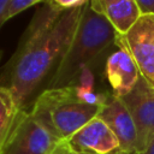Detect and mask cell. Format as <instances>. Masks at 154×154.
Wrapping results in <instances>:
<instances>
[{"label":"cell","instance_id":"3","mask_svg":"<svg viewBox=\"0 0 154 154\" xmlns=\"http://www.w3.org/2000/svg\"><path fill=\"white\" fill-rule=\"evenodd\" d=\"M101 107L82 100L76 85H70L45 89L29 111L53 136L59 141H66L96 118Z\"/></svg>","mask_w":154,"mask_h":154},{"label":"cell","instance_id":"18","mask_svg":"<svg viewBox=\"0 0 154 154\" xmlns=\"http://www.w3.org/2000/svg\"><path fill=\"white\" fill-rule=\"evenodd\" d=\"M1 57H2V51H0V59H1Z\"/></svg>","mask_w":154,"mask_h":154},{"label":"cell","instance_id":"11","mask_svg":"<svg viewBox=\"0 0 154 154\" xmlns=\"http://www.w3.org/2000/svg\"><path fill=\"white\" fill-rule=\"evenodd\" d=\"M20 108L18 107L12 93L0 85V148L5 142Z\"/></svg>","mask_w":154,"mask_h":154},{"label":"cell","instance_id":"16","mask_svg":"<svg viewBox=\"0 0 154 154\" xmlns=\"http://www.w3.org/2000/svg\"><path fill=\"white\" fill-rule=\"evenodd\" d=\"M8 4H10V0H0V28L5 22H7L6 14L8 10Z\"/></svg>","mask_w":154,"mask_h":154},{"label":"cell","instance_id":"6","mask_svg":"<svg viewBox=\"0 0 154 154\" xmlns=\"http://www.w3.org/2000/svg\"><path fill=\"white\" fill-rule=\"evenodd\" d=\"M123 102L130 111L137 129L138 150L146 148L154 137V89L141 77Z\"/></svg>","mask_w":154,"mask_h":154},{"label":"cell","instance_id":"12","mask_svg":"<svg viewBox=\"0 0 154 154\" xmlns=\"http://www.w3.org/2000/svg\"><path fill=\"white\" fill-rule=\"evenodd\" d=\"M46 0H10L8 4V10L6 14V19H11L12 17L19 14L20 12L28 10L29 7L38 4V2H45Z\"/></svg>","mask_w":154,"mask_h":154},{"label":"cell","instance_id":"9","mask_svg":"<svg viewBox=\"0 0 154 154\" xmlns=\"http://www.w3.org/2000/svg\"><path fill=\"white\" fill-rule=\"evenodd\" d=\"M114 46H117V49L107 55L103 73L111 88V94L122 99L135 88L141 75L130 53L120 43L114 42Z\"/></svg>","mask_w":154,"mask_h":154},{"label":"cell","instance_id":"2","mask_svg":"<svg viewBox=\"0 0 154 154\" xmlns=\"http://www.w3.org/2000/svg\"><path fill=\"white\" fill-rule=\"evenodd\" d=\"M116 30L88 4L84 6L75 35L46 89L73 85L89 67L116 42Z\"/></svg>","mask_w":154,"mask_h":154},{"label":"cell","instance_id":"7","mask_svg":"<svg viewBox=\"0 0 154 154\" xmlns=\"http://www.w3.org/2000/svg\"><path fill=\"white\" fill-rule=\"evenodd\" d=\"M117 136L122 154H135L138 150L137 129L134 118L122 99L108 96L97 116Z\"/></svg>","mask_w":154,"mask_h":154},{"label":"cell","instance_id":"14","mask_svg":"<svg viewBox=\"0 0 154 154\" xmlns=\"http://www.w3.org/2000/svg\"><path fill=\"white\" fill-rule=\"evenodd\" d=\"M141 14H154V0H135Z\"/></svg>","mask_w":154,"mask_h":154},{"label":"cell","instance_id":"1","mask_svg":"<svg viewBox=\"0 0 154 154\" xmlns=\"http://www.w3.org/2000/svg\"><path fill=\"white\" fill-rule=\"evenodd\" d=\"M84 7L61 11L43 2L23 32L16 52L0 73L18 107H26L43 91L55 73L81 20Z\"/></svg>","mask_w":154,"mask_h":154},{"label":"cell","instance_id":"17","mask_svg":"<svg viewBox=\"0 0 154 154\" xmlns=\"http://www.w3.org/2000/svg\"><path fill=\"white\" fill-rule=\"evenodd\" d=\"M135 154H154V137L149 141V143L146 146L144 149H142L141 152H137Z\"/></svg>","mask_w":154,"mask_h":154},{"label":"cell","instance_id":"8","mask_svg":"<svg viewBox=\"0 0 154 154\" xmlns=\"http://www.w3.org/2000/svg\"><path fill=\"white\" fill-rule=\"evenodd\" d=\"M66 142L83 154H122L117 136L99 117L87 123Z\"/></svg>","mask_w":154,"mask_h":154},{"label":"cell","instance_id":"15","mask_svg":"<svg viewBox=\"0 0 154 154\" xmlns=\"http://www.w3.org/2000/svg\"><path fill=\"white\" fill-rule=\"evenodd\" d=\"M53 154H83V153L75 150L72 147L69 146V143L66 141H60V143L57 146Z\"/></svg>","mask_w":154,"mask_h":154},{"label":"cell","instance_id":"4","mask_svg":"<svg viewBox=\"0 0 154 154\" xmlns=\"http://www.w3.org/2000/svg\"><path fill=\"white\" fill-rule=\"evenodd\" d=\"M60 141L28 109H20L0 154H53Z\"/></svg>","mask_w":154,"mask_h":154},{"label":"cell","instance_id":"10","mask_svg":"<svg viewBox=\"0 0 154 154\" xmlns=\"http://www.w3.org/2000/svg\"><path fill=\"white\" fill-rule=\"evenodd\" d=\"M89 5L119 35H125L142 16L135 0H91Z\"/></svg>","mask_w":154,"mask_h":154},{"label":"cell","instance_id":"5","mask_svg":"<svg viewBox=\"0 0 154 154\" xmlns=\"http://www.w3.org/2000/svg\"><path fill=\"white\" fill-rule=\"evenodd\" d=\"M116 42L130 53L141 77L154 89V14L141 16L125 35H116Z\"/></svg>","mask_w":154,"mask_h":154},{"label":"cell","instance_id":"13","mask_svg":"<svg viewBox=\"0 0 154 154\" xmlns=\"http://www.w3.org/2000/svg\"><path fill=\"white\" fill-rule=\"evenodd\" d=\"M91 0H46V2L53 5L54 7L61 10V11H69L73 8L84 7L88 5Z\"/></svg>","mask_w":154,"mask_h":154}]
</instances>
